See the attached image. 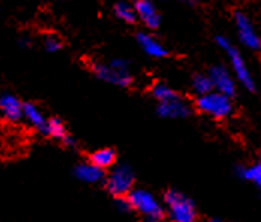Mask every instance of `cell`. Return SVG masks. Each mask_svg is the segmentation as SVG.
I'll use <instances>...</instances> for the list:
<instances>
[{
	"mask_svg": "<svg viewBox=\"0 0 261 222\" xmlns=\"http://www.w3.org/2000/svg\"><path fill=\"white\" fill-rule=\"evenodd\" d=\"M193 109L218 121L228 119L236 111L232 98L218 91H210L204 95H198L195 98Z\"/></svg>",
	"mask_w": 261,
	"mask_h": 222,
	"instance_id": "5",
	"label": "cell"
},
{
	"mask_svg": "<svg viewBox=\"0 0 261 222\" xmlns=\"http://www.w3.org/2000/svg\"><path fill=\"white\" fill-rule=\"evenodd\" d=\"M136 42L139 48L152 59H163L169 55V50L154 37L151 32H138L136 34Z\"/></svg>",
	"mask_w": 261,
	"mask_h": 222,
	"instance_id": "11",
	"label": "cell"
},
{
	"mask_svg": "<svg viewBox=\"0 0 261 222\" xmlns=\"http://www.w3.org/2000/svg\"><path fill=\"white\" fill-rule=\"evenodd\" d=\"M135 171L127 163H115L112 168H109V172H106L103 180L105 189L113 198L127 196L135 189Z\"/></svg>",
	"mask_w": 261,
	"mask_h": 222,
	"instance_id": "6",
	"label": "cell"
},
{
	"mask_svg": "<svg viewBox=\"0 0 261 222\" xmlns=\"http://www.w3.org/2000/svg\"><path fill=\"white\" fill-rule=\"evenodd\" d=\"M116 159H118V154H116V151L111 147H106V148H98V150H95V151H92L91 154H89V162L91 163H94L95 166H98V168H101V169H109V168H112L113 165L116 163Z\"/></svg>",
	"mask_w": 261,
	"mask_h": 222,
	"instance_id": "15",
	"label": "cell"
},
{
	"mask_svg": "<svg viewBox=\"0 0 261 222\" xmlns=\"http://www.w3.org/2000/svg\"><path fill=\"white\" fill-rule=\"evenodd\" d=\"M186 2H190V3H192V2H195V0H186Z\"/></svg>",
	"mask_w": 261,
	"mask_h": 222,
	"instance_id": "24",
	"label": "cell"
},
{
	"mask_svg": "<svg viewBox=\"0 0 261 222\" xmlns=\"http://www.w3.org/2000/svg\"><path fill=\"white\" fill-rule=\"evenodd\" d=\"M216 41V45L224 52L226 55V59H228V64H229V71L232 73L234 79L237 83H240L246 91L249 92H255L257 91V82H255V77L251 71L245 56L242 55V52L231 42V39L224 35H218L215 38Z\"/></svg>",
	"mask_w": 261,
	"mask_h": 222,
	"instance_id": "1",
	"label": "cell"
},
{
	"mask_svg": "<svg viewBox=\"0 0 261 222\" xmlns=\"http://www.w3.org/2000/svg\"><path fill=\"white\" fill-rule=\"evenodd\" d=\"M162 2H169V0H162Z\"/></svg>",
	"mask_w": 261,
	"mask_h": 222,
	"instance_id": "25",
	"label": "cell"
},
{
	"mask_svg": "<svg viewBox=\"0 0 261 222\" xmlns=\"http://www.w3.org/2000/svg\"><path fill=\"white\" fill-rule=\"evenodd\" d=\"M190 89L195 94V97L198 95H204L210 91H213V83L208 77L207 73H196L193 74V77L190 79Z\"/></svg>",
	"mask_w": 261,
	"mask_h": 222,
	"instance_id": "19",
	"label": "cell"
},
{
	"mask_svg": "<svg viewBox=\"0 0 261 222\" xmlns=\"http://www.w3.org/2000/svg\"><path fill=\"white\" fill-rule=\"evenodd\" d=\"M127 200L132 206V212H136L144 222H163L166 219L165 206L157 196L147 189H133Z\"/></svg>",
	"mask_w": 261,
	"mask_h": 222,
	"instance_id": "4",
	"label": "cell"
},
{
	"mask_svg": "<svg viewBox=\"0 0 261 222\" xmlns=\"http://www.w3.org/2000/svg\"><path fill=\"white\" fill-rule=\"evenodd\" d=\"M138 21H141L148 31H157L162 24V15L157 9V5L154 0H130Z\"/></svg>",
	"mask_w": 261,
	"mask_h": 222,
	"instance_id": "10",
	"label": "cell"
},
{
	"mask_svg": "<svg viewBox=\"0 0 261 222\" xmlns=\"http://www.w3.org/2000/svg\"><path fill=\"white\" fill-rule=\"evenodd\" d=\"M41 135H42V136H47V138H50V139H55V141L62 142L70 133H68V130H67L64 121L55 116V118H47V122H45V126H44Z\"/></svg>",
	"mask_w": 261,
	"mask_h": 222,
	"instance_id": "17",
	"label": "cell"
},
{
	"mask_svg": "<svg viewBox=\"0 0 261 222\" xmlns=\"http://www.w3.org/2000/svg\"><path fill=\"white\" fill-rule=\"evenodd\" d=\"M115 206L121 213H132V206L127 200V196H121V198H115Z\"/></svg>",
	"mask_w": 261,
	"mask_h": 222,
	"instance_id": "22",
	"label": "cell"
},
{
	"mask_svg": "<svg viewBox=\"0 0 261 222\" xmlns=\"http://www.w3.org/2000/svg\"><path fill=\"white\" fill-rule=\"evenodd\" d=\"M149 94L151 97L159 103V102H165L169 100L175 95H178L180 92H177L172 86H169L166 82H154L149 88Z\"/></svg>",
	"mask_w": 261,
	"mask_h": 222,
	"instance_id": "20",
	"label": "cell"
},
{
	"mask_svg": "<svg viewBox=\"0 0 261 222\" xmlns=\"http://www.w3.org/2000/svg\"><path fill=\"white\" fill-rule=\"evenodd\" d=\"M91 71L98 80L118 88H130L135 83L132 62L124 58H113L111 61L92 62Z\"/></svg>",
	"mask_w": 261,
	"mask_h": 222,
	"instance_id": "2",
	"label": "cell"
},
{
	"mask_svg": "<svg viewBox=\"0 0 261 222\" xmlns=\"http://www.w3.org/2000/svg\"><path fill=\"white\" fill-rule=\"evenodd\" d=\"M155 113L163 119H187L193 113V105L181 94H178L169 100L159 102L155 106Z\"/></svg>",
	"mask_w": 261,
	"mask_h": 222,
	"instance_id": "8",
	"label": "cell"
},
{
	"mask_svg": "<svg viewBox=\"0 0 261 222\" xmlns=\"http://www.w3.org/2000/svg\"><path fill=\"white\" fill-rule=\"evenodd\" d=\"M73 176L85 185H100L105 180L106 171L95 166L94 163L88 160V162H80L75 165L73 169Z\"/></svg>",
	"mask_w": 261,
	"mask_h": 222,
	"instance_id": "12",
	"label": "cell"
},
{
	"mask_svg": "<svg viewBox=\"0 0 261 222\" xmlns=\"http://www.w3.org/2000/svg\"><path fill=\"white\" fill-rule=\"evenodd\" d=\"M208 222H225V221H222V219H218V218H215V219H210Z\"/></svg>",
	"mask_w": 261,
	"mask_h": 222,
	"instance_id": "23",
	"label": "cell"
},
{
	"mask_svg": "<svg viewBox=\"0 0 261 222\" xmlns=\"http://www.w3.org/2000/svg\"><path fill=\"white\" fill-rule=\"evenodd\" d=\"M62 48H64V42L58 35H55V34L45 35V38H44V50L47 53H58Z\"/></svg>",
	"mask_w": 261,
	"mask_h": 222,
	"instance_id": "21",
	"label": "cell"
},
{
	"mask_svg": "<svg viewBox=\"0 0 261 222\" xmlns=\"http://www.w3.org/2000/svg\"><path fill=\"white\" fill-rule=\"evenodd\" d=\"M208 77L213 83V91L222 92L225 95L234 98L237 94V82L229 68L224 64H215L208 68Z\"/></svg>",
	"mask_w": 261,
	"mask_h": 222,
	"instance_id": "9",
	"label": "cell"
},
{
	"mask_svg": "<svg viewBox=\"0 0 261 222\" xmlns=\"http://www.w3.org/2000/svg\"><path fill=\"white\" fill-rule=\"evenodd\" d=\"M113 15L125 24H135L138 21L135 8L130 0H118L113 5Z\"/></svg>",
	"mask_w": 261,
	"mask_h": 222,
	"instance_id": "18",
	"label": "cell"
},
{
	"mask_svg": "<svg viewBox=\"0 0 261 222\" xmlns=\"http://www.w3.org/2000/svg\"><path fill=\"white\" fill-rule=\"evenodd\" d=\"M163 204L169 222H196L198 219V209L195 201L181 190H166L163 195Z\"/></svg>",
	"mask_w": 261,
	"mask_h": 222,
	"instance_id": "3",
	"label": "cell"
},
{
	"mask_svg": "<svg viewBox=\"0 0 261 222\" xmlns=\"http://www.w3.org/2000/svg\"><path fill=\"white\" fill-rule=\"evenodd\" d=\"M23 119H26V122L39 133L42 132V129L47 122V116L44 115V112L41 111L35 103H24L23 105Z\"/></svg>",
	"mask_w": 261,
	"mask_h": 222,
	"instance_id": "16",
	"label": "cell"
},
{
	"mask_svg": "<svg viewBox=\"0 0 261 222\" xmlns=\"http://www.w3.org/2000/svg\"><path fill=\"white\" fill-rule=\"evenodd\" d=\"M234 174L239 180L252 183L257 187H261V163L255 162L251 165H237L234 168Z\"/></svg>",
	"mask_w": 261,
	"mask_h": 222,
	"instance_id": "14",
	"label": "cell"
},
{
	"mask_svg": "<svg viewBox=\"0 0 261 222\" xmlns=\"http://www.w3.org/2000/svg\"><path fill=\"white\" fill-rule=\"evenodd\" d=\"M23 102L14 94H2L0 95V113L5 119L11 122H18L23 119Z\"/></svg>",
	"mask_w": 261,
	"mask_h": 222,
	"instance_id": "13",
	"label": "cell"
},
{
	"mask_svg": "<svg viewBox=\"0 0 261 222\" xmlns=\"http://www.w3.org/2000/svg\"><path fill=\"white\" fill-rule=\"evenodd\" d=\"M232 20H234L236 32H237V38L240 44L251 52H258L261 48V38L251 17L245 14L243 11H236L232 14Z\"/></svg>",
	"mask_w": 261,
	"mask_h": 222,
	"instance_id": "7",
	"label": "cell"
}]
</instances>
